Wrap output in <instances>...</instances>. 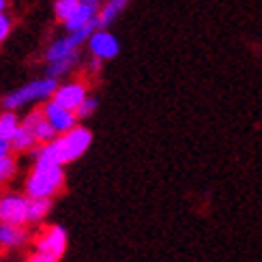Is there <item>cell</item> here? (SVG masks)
I'll list each match as a JSON object with an SVG mask.
<instances>
[{
	"instance_id": "cell-1",
	"label": "cell",
	"mask_w": 262,
	"mask_h": 262,
	"mask_svg": "<svg viewBox=\"0 0 262 262\" xmlns=\"http://www.w3.org/2000/svg\"><path fill=\"white\" fill-rule=\"evenodd\" d=\"M64 189V170L58 163H39L30 170L24 191L28 198H54Z\"/></svg>"
},
{
	"instance_id": "cell-24",
	"label": "cell",
	"mask_w": 262,
	"mask_h": 262,
	"mask_svg": "<svg viewBox=\"0 0 262 262\" xmlns=\"http://www.w3.org/2000/svg\"><path fill=\"white\" fill-rule=\"evenodd\" d=\"M82 3H89V5H103L105 0H82Z\"/></svg>"
},
{
	"instance_id": "cell-16",
	"label": "cell",
	"mask_w": 262,
	"mask_h": 262,
	"mask_svg": "<svg viewBox=\"0 0 262 262\" xmlns=\"http://www.w3.org/2000/svg\"><path fill=\"white\" fill-rule=\"evenodd\" d=\"M52 209V198H28V224L46 220Z\"/></svg>"
},
{
	"instance_id": "cell-11",
	"label": "cell",
	"mask_w": 262,
	"mask_h": 262,
	"mask_svg": "<svg viewBox=\"0 0 262 262\" xmlns=\"http://www.w3.org/2000/svg\"><path fill=\"white\" fill-rule=\"evenodd\" d=\"M97 15H99V5H89V3H82L78 9H75V13L64 21V30L67 32H73V30H78L86 24H91L93 19H97Z\"/></svg>"
},
{
	"instance_id": "cell-3",
	"label": "cell",
	"mask_w": 262,
	"mask_h": 262,
	"mask_svg": "<svg viewBox=\"0 0 262 262\" xmlns=\"http://www.w3.org/2000/svg\"><path fill=\"white\" fill-rule=\"evenodd\" d=\"M64 252H67V232L62 226H48L37 241L35 252H32L26 262H60Z\"/></svg>"
},
{
	"instance_id": "cell-22",
	"label": "cell",
	"mask_w": 262,
	"mask_h": 262,
	"mask_svg": "<svg viewBox=\"0 0 262 262\" xmlns=\"http://www.w3.org/2000/svg\"><path fill=\"white\" fill-rule=\"evenodd\" d=\"M11 152H13V146H11V142L0 138V157H7V155H11Z\"/></svg>"
},
{
	"instance_id": "cell-9",
	"label": "cell",
	"mask_w": 262,
	"mask_h": 262,
	"mask_svg": "<svg viewBox=\"0 0 262 262\" xmlns=\"http://www.w3.org/2000/svg\"><path fill=\"white\" fill-rule=\"evenodd\" d=\"M21 125H26L32 134H35V138L39 140V144H48V142H52L54 138H56V129L52 127V123L46 118V112H43V107H37V110H32L24 116V121H21Z\"/></svg>"
},
{
	"instance_id": "cell-20",
	"label": "cell",
	"mask_w": 262,
	"mask_h": 262,
	"mask_svg": "<svg viewBox=\"0 0 262 262\" xmlns=\"http://www.w3.org/2000/svg\"><path fill=\"white\" fill-rule=\"evenodd\" d=\"M97 105H99V101L95 99V97H86V99L82 101V105L75 110V114H78V118H89V116H93L95 114V110H97Z\"/></svg>"
},
{
	"instance_id": "cell-15",
	"label": "cell",
	"mask_w": 262,
	"mask_h": 262,
	"mask_svg": "<svg viewBox=\"0 0 262 262\" xmlns=\"http://www.w3.org/2000/svg\"><path fill=\"white\" fill-rule=\"evenodd\" d=\"M80 60V52L71 54V56L67 58H60V60H54V62H48V69H46V75H50V78H62V75H67L69 71L75 69V64H78Z\"/></svg>"
},
{
	"instance_id": "cell-5",
	"label": "cell",
	"mask_w": 262,
	"mask_h": 262,
	"mask_svg": "<svg viewBox=\"0 0 262 262\" xmlns=\"http://www.w3.org/2000/svg\"><path fill=\"white\" fill-rule=\"evenodd\" d=\"M86 46H89L91 56H97L101 60H112L121 52V43H118V39L107 28H97Z\"/></svg>"
},
{
	"instance_id": "cell-4",
	"label": "cell",
	"mask_w": 262,
	"mask_h": 262,
	"mask_svg": "<svg viewBox=\"0 0 262 262\" xmlns=\"http://www.w3.org/2000/svg\"><path fill=\"white\" fill-rule=\"evenodd\" d=\"M0 222L7 224H28V195L24 193H3L0 195Z\"/></svg>"
},
{
	"instance_id": "cell-14",
	"label": "cell",
	"mask_w": 262,
	"mask_h": 262,
	"mask_svg": "<svg viewBox=\"0 0 262 262\" xmlns=\"http://www.w3.org/2000/svg\"><path fill=\"white\" fill-rule=\"evenodd\" d=\"M37 144H39V140L35 138V134H32V131H30L26 125H19L15 138L11 140L13 152H32Z\"/></svg>"
},
{
	"instance_id": "cell-25",
	"label": "cell",
	"mask_w": 262,
	"mask_h": 262,
	"mask_svg": "<svg viewBox=\"0 0 262 262\" xmlns=\"http://www.w3.org/2000/svg\"><path fill=\"white\" fill-rule=\"evenodd\" d=\"M7 0H0V13H5V11H7Z\"/></svg>"
},
{
	"instance_id": "cell-2",
	"label": "cell",
	"mask_w": 262,
	"mask_h": 262,
	"mask_svg": "<svg viewBox=\"0 0 262 262\" xmlns=\"http://www.w3.org/2000/svg\"><path fill=\"white\" fill-rule=\"evenodd\" d=\"M58 89V80L56 78H46L41 80H32L28 84H24L21 89L13 91L3 97V107L5 110H19V107H24L28 103H35V101H48L54 97Z\"/></svg>"
},
{
	"instance_id": "cell-10",
	"label": "cell",
	"mask_w": 262,
	"mask_h": 262,
	"mask_svg": "<svg viewBox=\"0 0 262 262\" xmlns=\"http://www.w3.org/2000/svg\"><path fill=\"white\" fill-rule=\"evenodd\" d=\"M28 243V230L19 224H7L0 222V247L15 249Z\"/></svg>"
},
{
	"instance_id": "cell-13",
	"label": "cell",
	"mask_w": 262,
	"mask_h": 262,
	"mask_svg": "<svg viewBox=\"0 0 262 262\" xmlns=\"http://www.w3.org/2000/svg\"><path fill=\"white\" fill-rule=\"evenodd\" d=\"M129 0H105V3L99 7V15H97V21H99V28H107L112 21L123 13L127 9Z\"/></svg>"
},
{
	"instance_id": "cell-21",
	"label": "cell",
	"mask_w": 262,
	"mask_h": 262,
	"mask_svg": "<svg viewBox=\"0 0 262 262\" xmlns=\"http://www.w3.org/2000/svg\"><path fill=\"white\" fill-rule=\"evenodd\" d=\"M11 28H13V21H11V17L5 13H0V43H5L7 37L11 35Z\"/></svg>"
},
{
	"instance_id": "cell-23",
	"label": "cell",
	"mask_w": 262,
	"mask_h": 262,
	"mask_svg": "<svg viewBox=\"0 0 262 262\" xmlns=\"http://www.w3.org/2000/svg\"><path fill=\"white\" fill-rule=\"evenodd\" d=\"M101 64H103V60H101V58L93 56V58H91V62H89V69H91L93 73H99V71H101Z\"/></svg>"
},
{
	"instance_id": "cell-19",
	"label": "cell",
	"mask_w": 262,
	"mask_h": 262,
	"mask_svg": "<svg viewBox=\"0 0 262 262\" xmlns=\"http://www.w3.org/2000/svg\"><path fill=\"white\" fill-rule=\"evenodd\" d=\"M17 170V161L13 155H7V157H0V185L9 183L13 179V174Z\"/></svg>"
},
{
	"instance_id": "cell-6",
	"label": "cell",
	"mask_w": 262,
	"mask_h": 262,
	"mask_svg": "<svg viewBox=\"0 0 262 262\" xmlns=\"http://www.w3.org/2000/svg\"><path fill=\"white\" fill-rule=\"evenodd\" d=\"M43 112H46V118L52 123V127L56 129V134H60V136L71 131L80 121L75 110H69V107L56 103L54 99H48L46 103H43Z\"/></svg>"
},
{
	"instance_id": "cell-7",
	"label": "cell",
	"mask_w": 262,
	"mask_h": 262,
	"mask_svg": "<svg viewBox=\"0 0 262 262\" xmlns=\"http://www.w3.org/2000/svg\"><path fill=\"white\" fill-rule=\"evenodd\" d=\"M62 142H64V150H67V161H75L89 150L93 142V134L91 129L75 125L71 131L62 134Z\"/></svg>"
},
{
	"instance_id": "cell-8",
	"label": "cell",
	"mask_w": 262,
	"mask_h": 262,
	"mask_svg": "<svg viewBox=\"0 0 262 262\" xmlns=\"http://www.w3.org/2000/svg\"><path fill=\"white\" fill-rule=\"evenodd\" d=\"M86 97H89V86L80 80H73L67 84H58V89L54 93L52 99L64 107H69V110H78Z\"/></svg>"
},
{
	"instance_id": "cell-18",
	"label": "cell",
	"mask_w": 262,
	"mask_h": 262,
	"mask_svg": "<svg viewBox=\"0 0 262 262\" xmlns=\"http://www.w3.org/2000/svg\"><path fill=\"white\" fill-rule=\"evenodd\" d=\"M80 5H82V0H54V15H56L58 21L64 24Z\"/></svg>"
},
{
	"instance_id": "cell-17",
	"label": "cell",
	"mask_w": 262,
	"mask_h": 262,
	"mask_svg": "<svg viewBox=\"0 0 262 262\" xmlns=\"http://www.w3.org/2000/svg\"><path fill=\"white\" fill-rule=\"evenodd\" d=\"M19 125H21V121L17 118L15 110H5L3 114H0V138L11 142L15 138Z\"/></svg>"
},
{
	"instance_id": "cell-12",
	"label": "cell",
	"mask_w": 262,
	"mask_h": 262,
	"mask_svg": "<svg viewBox=\"0 0 262 262\" xmlns=\"http://www.w3.org/2000/svg\"><path fill=\"white\" fill-rule=\"evenodd\" d=\"M75 52H80V48H75L73 41L69 39V35H64V37L54 39L50 46H48V50H46V60H48V62H54V60L67 58V56H71V54H75Z\"/></svg>"
}]
</instances>
